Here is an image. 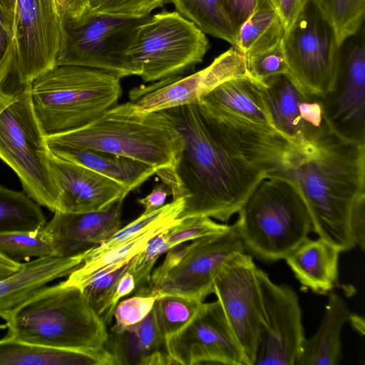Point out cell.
Returning a JSON list of instances; mask_svg holds the SVG:
<instances>
[{
  "mask_svg": "<svg viewBox=\"0 0 365 365\" xmlns=\"http://www.w3.org/2000/svg\"><path fill=\"white\" fill-rule=\"evenodd\" d=\"M159 112L181 138L173 165L155 173L173 200H185L180 220L207 216L228 221L262 180L282 173L300 152L278 133L200 102Z\"/></svg>",
  "mask_w": 365,
  "mask_h": 365,
  "instance_id": "1",
  "label": "cell"
},
{
  "mask_svg": "<svg viewBox=\"0 0 365 365\" xmlns=\"http://www.w3.org/2000/svg\"><path fill=\"white\" fill-rule=\"evenodd\" d=\"M282 173L299 187L312 231L340 252L353 249L349 216L354 199L365 191V144L330 131L294 155Z\"/></svg>",
  "mask_w": 365,
  "mask_h": 365,
  "instance_id": "2",
  "label": "cell"
},
{
  "mask_svg": "<svg viewBox=\"0 0 365 365\" xmlns=\"http://www.w3.org/2000/svg\"><path fill=\"white\" fill-rule=\"evenodd\" d=\"M0 317L7 336L52 348L98 351L108 337L82 289L65 281L45 285Z\"/></svg>",
  "mask_w": 365,
  "mask_h": 365,
  "instance_id": "3",
  "label": "cell"
},
{
  "mask_svg": "<svg viewBox=\"0 0 365 365\" xmlns=\"http://www.w3.org/2000/svg\"><path fill=\"white\" fill-rule=\"evenodd\" d=\"M48 145L88 148L112 153L158 170L173 165L181 138L160 112L140 113L129 101L110 108L78 129L46 135Z\"/></svg>",
  "mask_w": 365,
  "mask_h": 365,
  "instance_id": "4",
  "label": "cell"
},
{
  "mask_svg": "<svg viewBox=\"0 0 365 365\" xmlns=\"http://www.w3.org/2000/svg\"><path fill=\"white\" fill-rule=\"evenodd\" d=\"M238 213L245 252L265 262L285 259L312 231L299 187L282 173L262 180Z\"/></svg>",
  "mask_w": 365,
  "mask_h": 365,
  "instance_id": "5",
  "label": "cell"
},
{
  "mask_svg": "<svg viewBox=\"0 0 365 365\" xmlns=\"http://www.w3.org/2000/svg\"><path fill=\"white\" fill-rule=\"evenodd\" d=\"M120 78L77 66H56L29 85L34 111L45 134L78 129L118 104Z\"/></svg>",
  "mask_w": 365,
  "mask_h": 365,
  "instance_id": "6",
  "label": "cell"
},
{
  "mask_svg": "<svg viewBox=\"0 0 365 365\" xmlns=\"http://www.w3.org/2000/svg\"><path fill=\"white\" fill-rule=\"evenodd\" d=\"M151 14L119 15L88 9L81 16H61L64 42L56 66L102 70L121 78L139 76L130 51L136 31Z\"/></svg>",
  "mask_w": 365,
  "mask_h": 365,
  "instance_id": "7",
  "label": "cell"
},
{
  "mask_svg": "<svg viewBox=\"0 0 365 365\" xmlns=\"http://www.w3.org/2000/svg\"><path fill=\"white\" fill-rule=\"evenodd\" d=\"M29 85L0 114V158L18 175L26 195L54 212L57 189L50 150L32 107Z\"/></svg>",
  "mask_w": 365,
  "mask_h": 365,
  "instance_id": "8",
  "label": "cell"
},
{
  "mask_svg": "<svg viewBox=\"0 0 365 365\" xmlns=\"http://www.w3.org/2000/svg\"><path fill=\"white\" fill-rule=\"evenodd\" d=\"M209 41L197 26L177 11L150 15L136 31L130 51L144 82L180 76L201 63Z\"/></svg>",
  "mask_w": 365,
  "mask_h": 365,
  "instance_id": "9",
  "label": "cell"
},
{
  "mask_svg": "<svg viewBox=\"0 0 365 365\" xmlns=\"http://www.w3.org/2000/svg\"><path fill=\"white\" fill-rule=\"evenodd\" d=\"M282 41L290 74L305 91L322 97L333 81L340 45L314 0L307 1Z\"/></svg>",
  "mask_w": 365,
  "mask_h": 365,
  "instance_id": "10",
  "label": "cell"
},
{
  "mask_svg": "<svg viewBox=\"0 0 365 365\" xmlns=\"http://www.w3.org/2000/svg\"><path fill=\"white\" fill-rule=\"evenodd\" d=\"M258 267L251 255L239 253L229 259L214 280L215 294L247 365H254L264 322Z\"/></svg>",
  "mask_w": 365,
  "mask_h": 365,
  "instance_id": "11",
  "label": "cell"
},
{
  "mask_svg": "<svg viewBox=\"0 0 365 365\" xmlns=\"http://www.w3.org/2000/svg\"><path fill=\"white\" fill-rule=\"evenodd\" d=\"M245 252L235 224L221 232L192 240L178 263L156 282L137 289L136 295L176 294L203 302L213 293L222 266Z\"/></svg>",
  "mask_w": 365,
  "mask_h": 365,
  "instance_id": "12",
  "label": "cell"
},
{
  "mask_svg": "<svg viewBox=\"0 0 365 365\" xmlns=\"http://www.w3.org/2000/svg\"><path fill=\"white\" fill-rule=\"evenodd\" d=\"M322 98L331 130L344 140L365 144L364 25L340 44L333 81Z\"/></svg>",
  "mask_w": 365,
  "mask_h": 365,
  "instance_id": "13",
  "label": "cell"
},
{
  "mask_svg": "<svg viewBox=\"0 0 365 365\" xmlns=\"http://www.w3.org/2000/svg\"><path fill=\"white\" fill-rule=\"evenodd\" d=\"M13 34L21 84L56 66L64 31L56 0H15Z\"/></svg>",
  "mask_w": 365,
  "mask_h": 365,
  "instance_id": "14",
  "label": "cell"
},
{
  "mask_svg": "<svg viewBox=\"0 0 365 365\" xmlns=\"http://www.w3.org/2000/svg\"><path fill=\"white\" fill-rule=\"evenodd\" d=\"M261 86L275 130L301 153L331 131L322 96L305 91L291 74L276 76Z\"/></svg>",
  "mask_w": 365,
  "mask_h": 365,
  "instance_id": "15",
  "label": "cell"
},
{
  "mask_svg": "<svg viewBox=\"0 0 365 365\" xmlns=\"http://www.w3.org/2000/svg\"><path fill=\"white\" fill-rule=\"evenodd\" d=\"M264 309L254 365H295L305 339L299 298L294 289L273 282L257 269Z\"/></svg>",
  "mask_w": 365,
  "mask_h": 365,
  "instance_id": "16",
  "label": "cell"
},
{
  "mask_svg": "<svg viewBox=\"0 0 365 365\" xmlns=\"http://www.w3.org/2000/svg\"><path fill=\"white\" fill-rule=\"evenodd\" d=\"M247 76L244 56L231 47L205 68L190 76L166 78L129 91L130 101L140 113L159 112L187 104L197 103L222 83Z\"/></svg>",
  "mask_w": 365,
  "mask_h": 365,
  "instance_id": "17",
  "label": "cell"
},
{
  "mask_svg": "<svg viewBox=\"0 0 365 365\" xmlns=\"http://www.w3.org/2000/svg\"><path fill=\"white\" fill-rule=\"evenodd\" d=\"M175 364L247 365L218 300L202 303L190 323L165 342Z\"/></svg>",
  "mask_w": 365,
  "mask_h": 365,
  "instance_id": "18",
  "label": "cell"
},
{
  "mask_svg": "<svg viewBox=\"0 0 365 365\" xmlns=\"http://www.w3.org/2000/svg\"><path fill=\"white\" fill-rule=\"evenodd\" d=\"M49 163L57 189L55 212L99 211L129 193L118 182L51 151Z\"/></svg>",
  "mask_w": 365,
  "mask_h": 365,
  "instance_id": "19",
  "label": "cell"
},
{
  "mask_svg": "<svg viewBox=\"0 0 365 365\" xmlns=\"http://www.w3.org/2000/svg\"><path fill=\"white\" fill-rule=\"evenodd\" d=\"M121 197L96 212H55L45 227L51 235L55 257L83 254L102 244L121 227Z\"/></svg>",
  "mask_w": 365,
  "mask_h": 365,
  "instance_id": "20",
  "label": "cell"
},
{
  "mask_svg": "<svg viewBox=\"0 0 365 365\" xmlns=\"http://www.w3.org/2000/svg\"><path fill=\"white\" fill-rule=\"evenodd\" d=\"M83 262V254H81L68 257H39L24 263L18 272L0 279V316L50 282L68 276Z\"/></svg>",
  "mask_w": 365,
  "mask_h": 365,
  "instance_id": "21",
  "label": "cell"
},
{
  "mask_svg": "<svg viewBox=\"0 0 365 365\" xmlns=\"http://www.w3.org/2000/svg\"><path fill=\"white\" fill-rule=\"evenodd\" d=\"M340 251L328 242L307 237L286 257L296 278L312 292L324 294L338 283Z\"/></svg>",
  "mask_w": 365,
  "mask_h": 365,
  "instance_id": "22",
  "label": "cell"
},
{
  "mask_svg": "<svg viewBox=\"0 0 365 365\" xmlns=\"http://www.w3.org/2000/svg\"><path fill=\"white\" fill-rule=\"evenodd\" d=\"M200 103L234 114L265 130L278 133L270 119L261 85L248 76L237 77L222 83L203 97Z\"/></svg>",
  "mask_w": 365,
  "mask_h": 365,
  "instance_id": "23",
  "label": "cell"
},
{
  "mask_svg": "<svg viewBox=\"0 0 365 365\" xmlns=\"http://www.w3.org/2000/svg\"><path fill=\"white\" fill-rule=\"evenodd\" d=\"M116 365L106 349L80 351L25 342L10 336L0 339V365Z\"/></svg>",
  "mask_w": 365,
  "mask_h": 365,
  "instance_id": "24",
  "label": "cell"
},
{
  "mask_svg": "<svg viewBox=\"0 0 365 365\" xmlns=\"http://www.w3.org/2000/svg\"><path fill=\"white\" fill-rule=\"evenodd\" d=\"M49 150L57 156L86 167L125 187L129 192L138 188L155 169L141 161L109 152L51 145Z\"/></svg>",
  "mask_w": 365,
  "mask_h": 365,
  "instance_id": "25",
  "label": "cell"
},
{
  "mask_svg": "<svg viewBox=\"0 0 365 365\" xmlns=\"http://www.w3.org/2000/svg\"><path fill=\"white\" fill-rule=\"evenodd\" d=\"M351 313L342 297L331 293L316 333L305 338L295 365H336L341 359V331Z\"/></svg>",
  "mask_w": 365,
  "mask_h": 365,
  "instance_id": "26",
  "label": "cell"
},
{
  "mask_svg": "<svg viewBox=\"0 0 365 365\" xmlns=\"http://www.w3.org/2000/svg\"><path fill=\"white\" fill-rule=\"evenodd\" d=\"M284 31L270 1L257 0L253 12L238 31L236 48L246 57L275 45L282 41Z\"/></svg>",
  "mask_w": 365,
  "mask_h": 365,
  "instance_id": "27",
  "label": "cell"
},
{
  "mask_svg": "<svg viewBox=\"0 0 365 365\" xmlns=\"http://www.w3.org/2000/svg\"><path fill=\"white\" fill-rule=\"evenodd\" d=\"M180 221L178 219L155 226L106 252L85 260L81 266L68 275L65 282L83 288L106 270L114 266L123 264L130 260L145 247L152 237L176 225Z\"/></svg>",
  "mask_w": 365,
  "mask_h": 365,
  "instance_id": "28",
  "label": "cell"
},
{
  "mask_svg": "<svg viewBox=\"0 0 365 365\" xmlns=\"http://www.w3.org/2000/svg\"><path fill=\"white\" fill-rule=\"evenodd\" d=\"M176 11L205 34L237 45V34L225 11L222 0H169Z\"/></svg>",
  "mask_w": 365,
  "mask_h": 365,
  "instance_id": "29",
  "label": "cell"
},
{
  "mask_svg": "<svg viewBox=\"0 0 365 365\" xmlns=\"http://www.w3.org/2000/svg\"><path fill=\"white\" fill-rule=\"evenodd\" d=\"M46 224V217L35 201L23 192L0 185V234L34 232Z\"/></svg>",
  "mask_w": 365,
  "mask_h": 365,
  "instance_id": "30",
  "label": "cell"
},
{
  "mask_svg": "<svg viewBox=\"0 0 365 365\" xmlns=\"http://www.w3.org/2000/svg\"><path fill=\"white\" fill-rule=\"evenodd\" d=\"M184 205L185 200L180 197L173 200L172 202L155 210L144 212L137 219L125 227H120L102 244L83 253L84 261L106 252L150 228L178 220L184 208Z\"/></svg>",
  "mask_w": 365,
  "mask_h": 365,
  "instance_id": "31",
  "label": "cell"
},
{
  "mask_svg": "<svg viewBox=\"0 0 365 365\" xmlns=\"http://www.w3.org/2000/svg\"><path fill=\"white\" fill-rule=\"evenodd\" d=\"M202 303L196 299L176 294L157 297L153 308L165 342L190 323Z\"/></svg>",
  "mask_w": 365,
  "mask_h": 365,
  "instance_id": "32",
  "label": "cell"
},
{
  "mask_svg": "<svg viewBox=\"0 0 365 365\" xmlns=\"http://www.w3.org/2000/svg\"><path fill=\"white\" fill-rule=\"evenodd\" d=\"M0 253L16 262L32 257H55L53 240L45 226L34 232L0 234Z\"/></svg>",
  "mask_w": 365,
  "mask_h": 365,
  "instance_id": "33",
  "label": "cell"
},
{
  "mask_svg": "<svg viewBox=\"0 0 365 365\" xmlns=\"http://www.w3.org/2000/svg\"><path fill=\"white\" fill-rule=\"evenodd\" d=\"M332 26L339 45L364 25L365 0H314Z\"/></svg>",
  "mask_w": 365,
  "mask_h": 365,
  "instance_id": "34",
  "label": "cell"
},
{
  "mask_svg": "<svg viewBox=\"0 0 365 365\" xmlns=\"http://www.w3.org/2000/svg\"><path fill=\"white\" fill-rule=\"evenodd\" d=\"M129 261L106 270L81 288L92 309L106 325L113 318L112 299L118 282L128 271Z\"/></svg>",
  "mask_w": 365,
  "mask_h": 365,
  "instance_id": "35",
  "label": "cell"
},
{
  "mask_svg": "<svg viewBox=\"0 0 365 365\" xmlns=\"http://www.w3.org/2000/svg\"><path fill=\"white\" fill-rule=\"evenodd\" d=\"M245 58L248 77L260 85L279 74H290L282 41Z\"/></svg>",
  "mask_w": 365,
  "mask_h": 365,
  "instance_id": "36",
  "label": "cell"
},
{
  "mask_svg": "<svg viewBox=\"0 0 365 365\" xmlns=\"http://www.w3.org/2000/svg\"><path fill=\"white\" fill-rule=\"evenodd\" d=\"M168 229L152 237L145 247L129 261L128 272L135 278L137 289L148 284L157 259L171 248L166 236Z\"/></svg>",
  "mask_w": 365,
  "mask_h": 365,
  "instance_id": "37",
  "label": "cell"
},
{
  "mask_svg": "<svg viewBox=\"0 0 365 365\" xmlns=\"http://www.w3.org/2000/svg\"><path fill=\"white\" fill-rule=\"evenodd\" d=\"M228 225L215 222L207 216L185 218L166 230L167 240L171 248L190 240L226 230Z\"/></svg>",
  "mask_w": 365,
  "mask_h": 365,
  "instance_id": "38",
  "label": "cell"
},
{
  "mask_svg": "<svg viewBox=\"0 0 365 365\" xmlns=\"http://www.w3.org/2000/svg\"><path fill=\"white\" fill-rule=\"evenodd\" d=\"M157 296L136 295L118 303L113 313L110 331L120 332L143 320L152 310Z\"/></svg>",
  "mask_w": 365,
  "mask_h": 365,
  "instance_id": "39",
  "label": "cell"
},
{
  "mask_svg": "<svg viewBox=\"0 0 365 365\" xmlns=\"http://www.w3.org/2000/svg\"><path fill=\"white\" fill-rule=\"evenodd\" d=\"M25 86L19 81L13 38L6 54L0 61V114L16 99Z\"/></svg>",
  "mask_w": 365,
  "mask_h": 365,
  "instance_id": "40",
  "label": "cell"
},
{
  "mask_svg": "<svg viewBox=\"0 0 365 365\" xmlns=\"http://www.w3.org/2000/svg\"><path fill=\"white\" fill-rule=\"evenodd\" d=\"M169 3V0H90L89 8L94 11L143 16Z\"/></svg>",
  "mask_w": 365,
  "mask_h": 365,
  "instance_id": "41",
  "label": "cell"
},
{
  "mask_svg": "<svg viewBox=\"0 0 365 365\" xmlns=\"http://www.w3.org/2000/svg\"><path fill=\"white\" fill-rule=\"evenodd\" d=\"M130 327L132 328L145 356L153 351L160 349L161 346H165V339L162 335L153 307L143 320Z\"/></svg>",
  "mask_w": 365,
  "mask_h": 365,
  "instance_id": "42",
  "label": "cell"
},
{
  "mask_svg": "<svg viewBox=\"0 0 365 365\" xmlns=\"http://www.w3.org/2000/svg\"><path fill=\"white\" fill-rule=\"evenodd\" d=\"M349 229L351 239L364 252L365 250V191L354 199L349 212Z\"/></svg>",
  "mask_w": 365,
  "mask_h": 365,
  "instance_id": "43",
  "label": "cell"
},
{
  "mask_svg": "<svg viewBox=\"0 0 365 365\" xmlns=\"http://www.w3.org/2000/svg\"><path fill=\"white\" fill-rule=\"evenodd\" d=\"M257 2V0H222L226 14L237 34L253 12Z\"/></svg>",
  "mask_w": 365,
  "mask_h": 365,
  "instance_id": "44",
  "label": "cell"
},
{
  "mask_svg": "<svg viewBox=\"0 0 365 365\" xmlns=\"http://www.w3.org/2000/svg\"><path fill=\"white\" fill-rule=\"evenodd\" d=\"M272 4L286 31L296 20L308 0H269Z\"/></svg>",
  "mask_w": 365,
  "mask_h": 365,
  "instance_id": "45",
  "label": "cell"
},
{
  "mask_svg": "<svg viewBox=\"0 0 365 365\" xmlns=\"http://www.w3.org/2000/svg\"><path fill=\"white\" fill-rule=\"evenodd\" d=\"M14 15L0 2V61L13 41Z\"/></svg>",
  "mask_w": 365,
  "mask_h": 365,
  "instance_id": "46",
  "label": "cell"
},
{
  "mask_svg": "<svg viewBox=\"0 0 365 365\" xmlns=\"http://www.w3.org/2000/svg\"><path fill=\"white\" fill-rule=\"evenodd\" d=\"M169 194H170L169 187L165 183H161L156 185L147 196L138 199L137 201L145 208L144 212H150L164 205Z\"/></svg>",
  "mask_w": 365,
  "mask_h": 365,
  "instance_id": "47",
  "label": "cell"
},
{
  "mask_svg": "<svg viewBox=\"0 0 365 365\" xmlns=\"http://www.w3.org/2000/svg\"><path fill=\"white\" fill-rule=\"evenodd\" d=\"M136 288V283L134 277L128 271L126 272L118 282L115 291L112 299L113 309L119 302V300L125 296L130 294Z\"/></svg>",
  "mask_w": 365,
  "mask_h": 365,
  "instance_id": "48",
  "label": "cell"
},
{
  "mask_svg": "<svg viewBox=\"0 0 365 365\" xmlns=\"http://www.w3.org/2000/svg\"><path fill=\"white\" fill-rule=\"evenodd\" d=\"M61 16L76 17L84 13L81 0H56Z\"/></svg>",
  "mask_w": 365,
  "mask_h": 365,
  "instance_id": "49",
  "label": "cell"
},
{
  "mask_svg": "<svg viewBox=\"0 0 365 365\" xmlns=\"http://www.w3.org/2000/svg\"><path fill=\"white\" fill-rule=\"evenodd\" d=\"M23 265L24 263L11 260L0 253V279L18 272Z\"/></svg>",
  "mask_w": 365,
  "mask_h": 365,
  "instance_id": "50",
  "label": "cell"
},
{
  "mask_svg": "<svg viewBox=\"0 0 365 365\" xmlns=\"http://www.w3.org/2000/svg\"><path fill=\"white\" fill-rule=\"evenodd\" d=\"M2 5L14 15L15 0H0Z\"/></svg>",
  "mask_w": 365,
  "mask_h": 365,
  "instance_id": "51",
  "label": "cell"
},
{
  "mask_svg": "<svg viewBox=\"0 0 365 365\" xmlns=\"http://www.w3.org/2000/svg\"><path fill=\"white\" fill-rule=\"evenodd\" d=\"M81 4L83 5V7L84 9V12L85 11H87L88 9H89V1L90 0H81Z\"/></svg>",
  "mask_w": 365,
  "mask_h": 365,
  "instance_id": "52",
  "label": "cell"
}]
</instances>
